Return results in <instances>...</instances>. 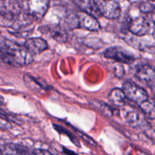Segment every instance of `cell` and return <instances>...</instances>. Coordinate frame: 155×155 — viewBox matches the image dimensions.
<instances>
[{
	"instance_id": "6da1fadb",
	"label": "cell",
	"mask_w": 155,
	"mask_h": 155,
	"mask_svg": "<svg viewBox=\"0 0 155 155\" xmlns=\"http://www.w3.org/2000/svg\"><path fill=\"white\" fill-rule=\"evenodd\" d=\"M0 59L12 66L23 67L30 64L33 57L24 46L6 38L0 37Z\"/></svg>"
},
{
	"instance_id": "7a4b0ae2",
	"label": "cell",
	"mask_w": 155,
	"mask_h": 155,
	"mask_svg": "<svg viewBox=\"0 0 155 155\" xmlns=\"http://www.w3.org/2000/svg\"><path fill=\"white\" fill-rule=\"evenodd\" d=\"M122 90L127 100L139 105L148 99V95L146 91L132 81H127L124 83Z\"/></svg>"
},
{
	"instance_id": "3957f363",
	"label": "cell",
	"mask_w": 155,
	"mask_h": 155,
	"mask_svg": "<svg viewBox=\"0 0 155 155\" xmlns=\"http://www.w3.org/2000/svg\"><path fill=\"white\" fill-rule=\"evenodd\" d=\"M100 15L107 19H117L120 16L121 7L116 1H95Z\"/></svg>"
},
{
	"instance_id": "277c9868",
	"label": "cell",
	"mask_w": 155,
	"mask_h": 155,
	"mask_svg": "<svg viewBox=\"0 0 155 155\" xmlns=\"http://www.w3.org/2000/svg\"><path fill=\"white\" fill-rule=\"evenodd\" d=\"M22 12V6L18 1H0V15L3 18L13 21Z\"/></svg>"
},
{
	"instance_id": "5b68a950",
	"label": "cell",
	"mask_w": 155,
	"mask_h": 155,
	"mask_svg": "<svg viewBox=\"0 0 155 155\" xmlns=\"http://www.w3.org/2000/svg\"><path fill=\"white\" fill-rule=\"evenodd\" d=\"M128 28L133 34L138 36H142L149 33L151 25L148 18L143 16H139L130 21Z\"/></svg>"
},
{
	"instance_id": "8992f818",
	"label": "cell",
	"mask_w": 155,
	"mask_h": 155,
	"mask_svg": "<svg viewBox=\"0 0 155 155\" xmlns=\"http://www.w3.org/2000/svg\"><path fill=\"white\" fill-rule=\"evenodd\" d=\"M138 80L152 89L155 88V67L144 64L137 68L135 74Z\"/></svg>"
},
{
	"instance_id": "52a82bcc",
	"label": "cell",
	"mask_w": 155,
	"mask_h": 155,
	"mask_svg": "<svg viewBox=\"0 0 155 155\" xmlns=\"http://www.w3.org/2000/svg\"><path fill=\"white\" fill-rule=\"evenodd\" d=\"M50 2L46 0H33L27 2V12L34 19L40 20L45 16L49 8Z\"/></svg>"
},
{
	"instance_id": "ba28073f",
	"label": "cell",
	"mask_w": 155,
	"mask_h": 155,
	"mask_svg": "<svg viewBox=\"0 0 155 155\" xmlns=\"http://www.w3.org/2000/svg\"><path fill=\"white\" fill-rule=\"evenodd\" d=\"M104 55L107 58L112 59L115 61L122 64H130L135 61V58L133 55L117 47H111L106 49L104 52Z\"/></svg>"
},
{
	"instance_id": "9c48e42d",
	"label": "cell",
	"mask_w": 155,
	"mask_h": 155,
	"mask_svg": "<svg viewBox=\"0 0 155 155\" xmlns=\"http://www.w3.org/2000/svg\"><path fill=\"white\" fill-rule=\"evenodd\" d=\"M77 18H78L79 27L80 28L86 29L89 31H98L100 30V24L98 21L97 18L84 13L83 12H80L77 13Z\"/></svg>"
},
{
	"instance_id": "30bf717a",
	"label": "cell",
	"mask_w": 155,
	"mask_h": 155,
	"mask_svg": "<svg viewBox=\"0 0 155 155\" xmlns=\"http://www.w3.org/2000/svg\"><path fill=\"white\" fill-rule=\"evenodd\" d=\"M24 46L31 55H34L45 51L48 48V44L42 38L35 37L27 39Z\"/></svg>"
},
{
	"instance_id": "8fae6325",
	"label": "cell",
	"mask_w": 155,
	"mask_h": 155,
	"mask_svg": "<svg viewBox=\"0 0 155 155\" xmlns=\"http://www.w3.org/2000/svg\"><path fill=\"white\" fill-rule=\"evenodd\" d=\"M126 122L133 128L142 129L144 130L150 126L145 120V116L137 111H130L127 113L126 116Z\"/></svg>"
},
{
	"instance_id": "7c38bea8",
	"label": "cell",
	"mask_w": 155,
	"mask_h": 155,
	"mask_svg": "<svg viewBox=\"0 0 155 155\" xmlns=\"http://www.w3.org/2000/svg\"><path fill=\"white\" fill-rule=\"evenodd\" d=\"M74 3L80 9V12L88 14L95 18L101 16L95 1L80 0V1H74Z\"/></svg>"
},
{
	"instance_id": "4fadbf2b",
	"label": "cell",
	"mask_w": 155,
	"mask_h": 155,
	"mask_svg": "<svg viewBox=\"0 0 155 155\" xmlns=\"http://www.w3.org/2000/svg\"><path fill=\"white\" fill-rule=\"evenodd\" d=\"M45 32L49 33L51 37L60 42H65L68 40V30L60 25H51L45 27Z\"/></svg>"
},
{
	"instance_id": "5bb4252c",
	"label": "cell",
	"mask_w": 155,
	"mask_h": 155,
	"mask_svg": "<svg viewBox=\"0 0 155 155\" xmlns=\"http://www.w3.org/2000/svg\"><path fill=\"white\" fill-rule=\"evenodd\" d=\"M33 152L23 145L9 143L1 148V155H32Z\"/></svg>"
},
{
	"instance_id": "9a60e30c",
	"label": "cell",
	"mask_w": 155,
	"mask_h": 155,
	"mask_svg": "<svg viewBox=\"0 0 155 155\" xmlns=\"http://www.w3.org/2000/svg\"><path fill=\"white\" fill-rule=\"evenodd\" d=\"M34 21V18L30 15L27 12H23L13 21L12 28L14 30H21L28 27Z\"/></svg>"
},
{
	"instance_id": "2e32d148",
	"label": "cell",
	"mask_w": 155,
	"mask_h": 155,
	"mask_svg": "<svg viewBox=\"0 0 155 155\" xmlns=\"http://www.w3.org/2000/svg\"><path fill=\"white\" fill-rule=\"evenodd\" d=\"M107 98L114 105L117 106V107H122L127 104V98H126L122 89H118V88L112 89L109 92Z\"/></svg>"
},
{
	"instance_id": "e0dca14e",
	"label": "cell",
	"mask_w": 155,
	"mask_h": 155,
	"mask_svg": "<svg viewBox=\"0 0 155 155\" xmlns=\"http://www.w3.org/2000/svg\"><path fill=\"white\" fill-rule=\"evenodd\" d=\"M23 80H24L26 86L28 89L34 91V92H41L43 89H46V86L45 85L42 84L37 79L34 78L31 75L25 74L23 76Z\"/></svg>"
},
{
	"instance_id": "ac0fdd59",
	"label": "cell",
	"mask_w": 155,
	"mask_h": 155,
	"mask_svg": "<svg viewBox=\"0 0 155 155\" xmlns=\"http://www.w3.org/2000/svg\"><path fill=\"white\" fill-rule=\"evenodd\" d=\"M140 108L142 114L148 119L155 120V98L149 99L140 104Z\"/></svg>"
},
{
	"instance_id": "d6986e66",
	"label": "cell",
	"mask_w": 155,
	"mask_h": 155,
	"mask_svg": "<svg viewBox=\"0 0 155 155\" xmlns=\"http://www.w3.org/2000/svg\"><path fill=\"white\" fill-rule=\"evenodd\" d=\"M91 104H93L95 107H98L103 114H106L107 116H113L114 114V110H113V108L110 106H109L108 104L103 102V101H100L98 100H94L93 101H92Z\"/></svg>"
},
{
	"instance_id": "ffe728a7",
	"label": "cell",
	"mask_w": 155,
	"mask_h": 155,
	"mask_svg": "<svg viewBox=\"0 0 155 155\" xmlns=\"http://www.w3.org/2000/svg\"><path fill=\"white\" fill-rule=\"evenodd\" d=\"M155 8V5H154L151 3L145 2H142L139 6V9L143 13H151L153 10Z\"/></svg>"
},
{
	"instance_id": "44dd1931",
	"label": "cell",
	"mask_w": 155,
	"mask_h": 155,
	"mask_svg": "<svg viewBox=\"0 0 155 155\" xmlns=\"http://www.w3.org/2000/svg\"><path fill=\"white\" fill-rule=\"evenodd\" d=\"M12 127V124L8 120L0 116V130H10Z\"/></svg>"
},
{
	"instance_id": "7402d4cb",
	"label": "cell",
	"mask_w": 155,
	"mask_h": 155,
	"mask_svg": "<svg viewBox=\"0 0 155 155\" xmlns=\"http://www.w3.org/2000/svg\"><path fill=\"white\" fill-rule=\"evenodd\" d=\"M145 133L151 141L155 142V128H153L151 127H148V128L145 129Z\"/></svg>"
},
{
	"instance_id": "603a6c76",
	"label": "cell",
	"mask_w": 155,
	"mask_h": 155,
	"mask_svg": "<svg viewBox=\"0 0 155 155\" xmlns=\"http://www.w3.org/2000/svg\"><path fill=\"white\" fill-rule=\"evenodd\" d=\"M32 155H52L49 151H44V150H36L33 152Z\"/></svg>"
},
{
	"instance_id": "cb8c5ba5",
	"label": "cell",
	"mask_w": 155,
	"mask_h": 155,
	"mask_svg": "<svg viewBox=\"0 0 155 155\" xmlns=\"http://www.w3.org/2000/svg\"><path fill=\"white\" fill-rule=\"evenodd\" d=\"M151 21L155 24V8L153 10V12L151 13Z\"/></svg>"
},
{
	"instance_id": "d4e9b609",
	"label": "cell",
	"mask_w": 155,
	"mask_h": 155,
	"mask_svg": "<svg viewBox=\"0 0 155 155\" xmlns=\"http://www.w3.org/2000/svg\"><path fill=\"white\" fill-rule=\"evenodd\" d=\"M3 101H4V99H3V98H2V95H0V104H2Z\"/></svg>"
},
{
	"instance_id": "484cf974",
	"label": "cell",
	"mask_w": 155,
	"mask_h": 155,
	"mask_svg": "<svg viewBox=\"0 0 155 155\" xmlns=\"http://www.w3.org/2000/svg\"><path fill=\"white\" fill-rule=\"evenodd\" d=\"M153 36H154V38L155 39V28H154V31H153Z\"/></svg>"
},
{
	"instance_id": "4316f807",
	"label": "cell",
	"mask_w": 155,
	"mask_h": 155,
	"mask_svg": "<svg viewBox=\"0 0 155 155\" xmlns=\"http://www.w3.org/2000/svg\"><path fill=\"white\" fill-rule=\"evenodd\" d=\"M0 155H1V148H0Z\"/></svg>"
},
{
	"instance_id": "83f0119b",
	"label": "cell",
	"mask_w": 155,
	"mask_h": 155,
	"mask_svg": "<svg viewBox=\"0 0 155 155\" xmlns=\"http://www.w3.org/2000/svg\"><path fill=\"white\" fill-rule=\"evenodd\" d=\"M154 90H155V88H154Z\"/></svg>"
}]
</instances>
